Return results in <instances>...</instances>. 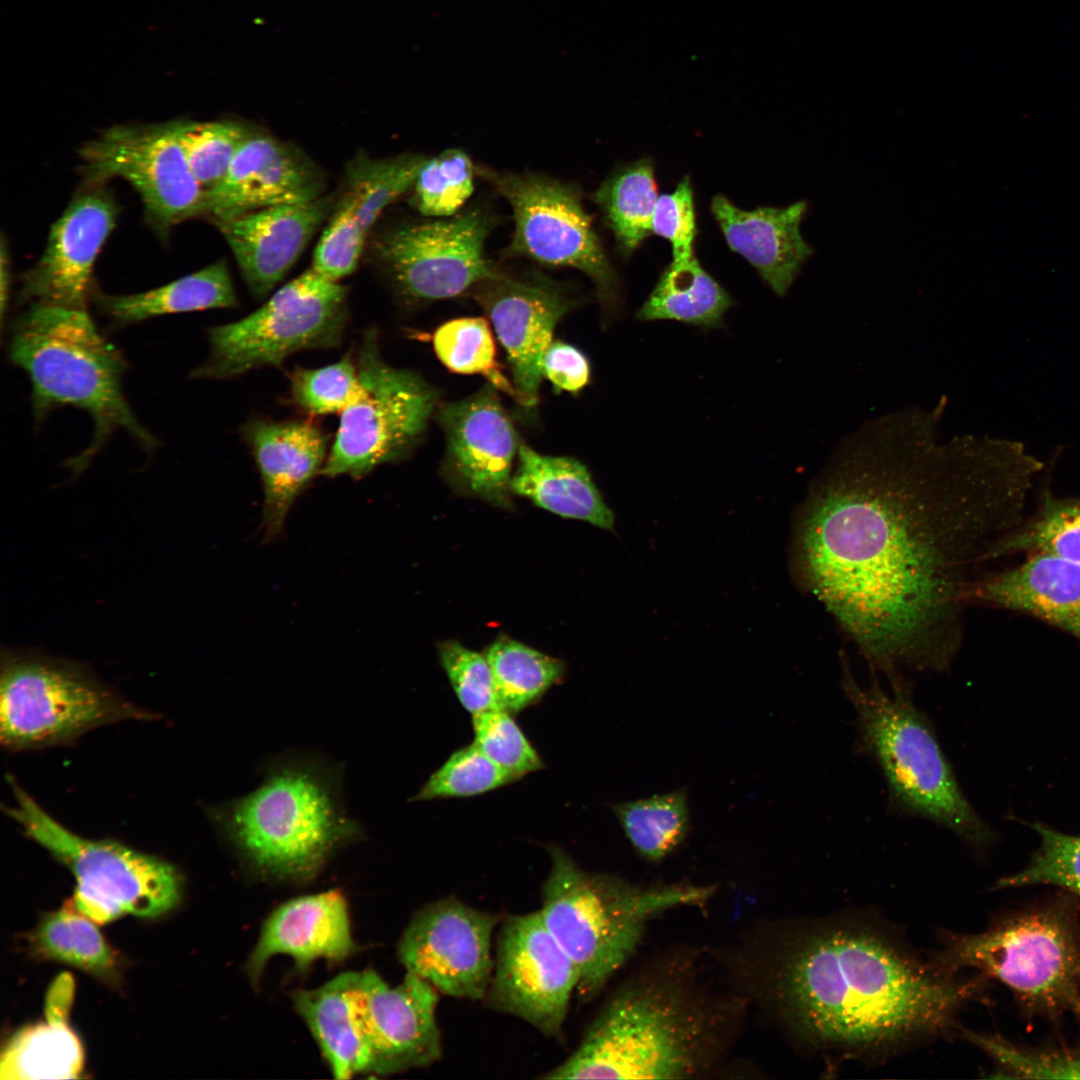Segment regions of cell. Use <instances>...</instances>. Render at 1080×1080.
Here are the masks:
<instances>
[{"label":"cell","mask_w":1080,"mask_h":1080,"mask_svg":"<svg viewBox=\"0 0 1080 1080\" xmlns=\"http://www.w3.org/2000/svg\"><path fill=\"white\" fill-rule=\"evenodd\" d=\"M357 949L348 904L338 889L304 895L279 905L266 918L246 970L257 985L269 959L288 955L299 971L325 959L341 962Z\"/></svg>","instance_id":"24"},{"label":"cell","mask_w":1080,"mask_h":1080,"mask_svg":"<svg viewBox=\"0 0 1080 1080\" xmlns=\"http://www.w3.org/2000/svg\"><path fill=\"white\" fill-rule=\"evenodd\" d=\"M0 263H1L0 264L1 265V270H0L1 271L0 272V288H1L0 296H1V302H0V304H1V321L3 322L4 313H5V307H6V301H7V295H8V290H9V281H10V279H9V274H10V271H9V257H8V250L6 248L4 238L2 239V243H1V261H0Z\"/></svg>","instance_id":"51"},{"label":"cell","mask_w":1080,"mask_h":1080,"mask_svg":"<svg viewBox=\"0 0 1080 1080\" xmlns=\"http://www.w3.org/2000/svg\"><path fill=\"white\" fill-rule=\"evenodd\" d=\"M968 599L1030 614L1080 640V563L1034 553L1022 564L973 582Z\"/></svg>","instance_id":"27"},{"label":"cell","mask_w":1080,"mask_h":1080,"mask_svg":"<svg viewBox=\"0 0 1080 1080\" xmlns=\"http://www.w3.org/2000/svg\"><path fill=\"white\" fill-rule=\"evenodd\" d=\"M546 848L551 866L539 911L577 967L576 992L583 1001L596 996L632 957L650 920L674 908L705 904L714 891L682 884L636 886L581 869L559 846Z\"/></svg>","instance_id":"6"},{"label":"cell","mask_w":1080,"mask_h":1080,"mask_svg":"<svg viewBox=\"0 0 1080 1080\" xmlns=\"http://www.w3.org/2000/svg\"><path fill=\"white\" fill-rule=\"evenodd\" d=\"M433 347L439 360L449 370L460 374H481L497 390L527 407L514 383L502 373L496 359L494 339L484 317H463L442 324L434 332Z\"/></svg>","instance_id":"38"},{"label":"cell","mask_w":1080,"mask_h":1080,"mask_svg":"<svg viewBox=\"0 0 1080 1080\" xmlns=\"http://www.w3.org/2000/svg\"><path fill=\"white\" fill-rule=\"evenodd\" d=\"M252 134L246 126L235 121L180 120L179 137L187 164L205 193L223 179L239 149Z\"/></svg>","instance_id":"40"},{"label":"cell","mask_w":1080,"mask_h":1080,"mask_svg":"<svg viewBox=\"0 0 1080 1080\" xmlns=\"http://www.w3.org/2000/svg\"><path fill=\"white\" fill-rule=\"evenodd\" d=\"M320 169L295 147L253 133L223 179L205 193L204 213L215 224L260 209L304 203L322 195Z\"/></svg>","instance_id":"22"},{"label":"cell","mask_w":1080,"mask_h":1080,"mask_svg":"<svg viewBox=\"0 0 1080 1080\" xmlns=\"http://www.w3.org/2000/svg\"><path fill=\"white\" fill-rule=\"evenodd\" d=\"M1020 552L1080 563V498H1057L1046 491L1037 514L999 540L988 560Z\"/></svg>","instance_id":"36"},{"label":"cell","mask_w":1080,"mask_h":1080,"mask_svg":"<svg viewBox=\"0 0 1080 1080\" xmlns=\"http://www.w3.org/2000/svg\"><path fill=\"white\" fill-rule=\"evenodd\" d=\"M118 212L102 185L77 193L52 225L42 257L22 276L20 300L86 309L93 266Z\"/></svg>","instance_id":"20"},{"label":"cell","mask_w":1080,"mask_h":1080,"mask_svg":"<svg viewBox=\"0 0 1080 1080\" xmlns=\"http://www.w3.org/2000/svg\"><path fill=\"white\" fill-rule=\"evenodd\" d=\"M492 225L491 216L480 208L402 224L379 238L377 259L406 303L456 297L497 273L485 254Z\"/></svg>","instance_id":"15"},{"label":"cell","mask_w":1080,"mask_h":1080,"mask_svg":"<svg viewBox=\"0 0 1080 1080\" xmlns=\"http://www.w3.org/2000/svg\"><path fill=\"white\" fill-rule=\"evenodd\" d=\"M359 391L358 366L350 354L324 367L295 369L290 376L293 402L311 415L341 413Z\"/></svg>","instance_id":"43"},{"label":"cell","mask_w":1080,"mask_h":1080,"mask_svg":"<svg viewBox=\"0 0 1080 1080\" xmlns=\"http://www.w3.org/2000/svg\"><path fill=\"white\" fill-rule=\"evenodd\" d=\"M348 316L346 287L311 267L253 313L210 328L208 358L190 377L228 379L253 369L281 367L303 350L335 348Z\"/></svg>","instance_id":"11"},{"label":"cell","mask_w":1080,"mask_h":1080,"mask_svg":"<svg viewBox=\"0 0 1080 1080\" xmlns=\"http://www.w3.org/2000/svg\"><path fill=\"white\" fill-rule=\"evenodd\" d=\"M807 203L741 210L716 195L711 212L730 249L743 256L778 296H784L812 254L800 232Z\"/></svg>","instance_id":"26"},{"label":"cell","mask_w":1080,"mask_h":1080,"mask_svg":"<svg viewBox=\"0 0 1080 1080\" xmlns=\"http://www.w3.org/2000/svg\"><path fill=\"white\" fill-rule=\"evenodd\" d=\"M74 993L70 974L59 975L46 999V1021L18 1031L3 1050L0 1078L8 1080L75 1079L82 1072L84 1052L69 1027Z\"/></svg>","instance_id":"28"},{"label":"cell","mask_w":1080,"mask_h":1080,"mask_svg":"<svg viewBox=\"0 0 1080 1080\" xmlns=\"http://www.w3.org/2000/svg\"><path fill=\"white\" fill-rule=\"evenodd\" d=\"M517 458L510 483L512 494L561 517L614 529V514L581 462L540 454L525 443L519 444Z\"/></svg>","instance_id":"29"},{"label":"cell","mask_w":1080,"mask_h":1080,"mask_svg":"<svg viewBox=\"0 0 1080 1080\" xmlns=\"http://www.w3.org/2000/svg\"><path fill=\"white\" fill-rule=\"evenodd\" d=\"M357 366L359 394L340 413L321 472L329 478L359 479L406 457L421 440L437 404L436 391L421 376L383 361L375 328L363 335Z\"/></svg>","instance_id":"12"},{"label":"cell","mask_w":1080,"mask_h":1080,"mask_svg":"<svg viewBox=\"0 0 1080 1080\" xmlns=\"http://www.w3.org/2000/svg\"><path fill=\"white\" fill-rule=\"evenodd\" d=\"M474 740L491 761L517 779L544 767L513 715L501 708L472 716Z\"/></svg>","instance_id":"45"},{"label":"cell","mask_w":1080,"mask_h":1080,"mask_svg":"<svg viewBox=\"0 0 1080 1080\" xmlns=\"http://www.w3.org/2000/svg\"><path fill=\"white\" fill-rule=\"evenodd\" d=\"M499 708L515 715L538 702L564 676L565 664L506 636L486 650Z\"/></svg>","instance_id":"34"},{"label":"cell","mask_w":1080,"mask_h":1080,"mask_svg":"<svg viewBox=\"0 0 1080 1080\" xmlns=\"http://www.w3.org/2000/svg\"><path fill=\"white\" fill-rule=\"evenodd\" d=\"M842 687L856 713L857 745L880 768L890 804L925 818L974 846H985L993 832L965 797L926 715L898 679L886 692L874 682L859 684L844 665Z\"/></svg>","instance_id":"7"},{"label":"cell","mask_w":1080,"mask_h":1080,"mask_svg":"<svg viewBox=\"0 0 1080 1080\" xmlns=\"http://www.w3.org/2000/svg\"><path fill=\"white\" fill-rule=\"evenodd\" d=\"M542 373L556 389L578 393L590 380V363L576 347L552 341L542 358Z\"/></svg>","instance_id":"50"},{"label":"cell","mask_w":1080,"mask_h":1080,"mask_svg":"<svg viewBox=\"0 0 1080 1080\" xmlns=\"http://www.w3.org/2000/svg\"><path fill=\"white\" fill-rule=\"evenodd\" d=\"M356 972L340 973L317 988L291 995L335 1079H350L366 1069L351 998Z\"/></svg>","instance_id":"30"},{"label":"cell","mask_w":1080,"mask_h":1080,"mask_svg":"<svg viewBox=\"0 0 1080 1080\" xmlns=\"http://www.w3.org/2000/svg\"><path fill=\"white\" fill-rule=\"evenodd\" d=\"M652 233L667 239L672 246L673 263L687 262L694 255L693 242L697 233L693 190L685 176L670 194L658 197Z\"/></svg>","instance_id":"49"},{"label":"cell","mask_w":1080,"mask_h":1080,"mask_svg":"<svg viewBox=\"0 0 1080 1080\" xmlns=\"http://www.w3.org/2000/svg\"><path fill=\"white\" fill-rule=\"evenodd\" d=\"M1007 1072L1026 1078H1080L1079 1051H1027L992 1035L963 1031Z\"/></svg>","instance_id":"48"},{"label":"cell","mask_w":1080,"mask_h":1080,"mask_svg":"<svg viewBox=\"0 0 1080 1080\" xmlns=\"http://www.w3.org/2000/svg\"><path fill=\"white\" fill-rule=\"evenodd\" d=\"M9 357L30 379L37 421L62 406L84 410L93 418L90 445L70 463L76 470L118 429L146 451L159 445L124 396L127 365L122 353L99 332L86 309L30 304L15 321Z\"/></svg>","instance_id":"5"},{"label":"cell","mask_w":1080,"mask_h":1080,"mask_svg":"<svg viewBox=\"0 0 1080 1080\" xmlns=\"http://www.w3.org/2000/svg\"><path fill=\"white\" fill-rule=\"evenodd\" d=\"M351 998L366 1075H394L441 1060L439 992L429 982L406 971L399 984L390 986L367 969L356 972Z\"/></svg>","instance_id":"17"},{"label":"cell","mask_w":1080,"mask_h":1080,"mask_svg":"<svg viewBox=\"0 0 1080 1080\" xmlns=\"http://www.w3.org/2000/svg\"><path fill=\"white\" fill-rule=\"evenodd\" d=\"M427 158L414 153L375 159L359 154L347 166V184L357 200V219L366 234L383 210L414 187Z\"/></svg>","instance_id":"39"},{"label":"cell","mask_w":1080,"mask_h":1080,"mask_svg":"<svg viewBox=\"0 0 1080 1080\" xmlns=\"http://www.w3.org/2000/svg\"><path fill=\"white\" fill-rule=\"evenodd\" d=\"M100 310L115 324L127 325L166 314L238 306L228 266L219 260L205 268L145 292L94 294Z\"/></svg>","instance_id":"31"},{"label":"cell","mask_w":1080,"mask_h":1080,"mask_svg":"<svg viewBox=\"0 0 1080 1080\" xmlns=\"http://www.w3.org/2000/svg\"><path fill=\"white\" fill-rule=\"evenodd\" d=\"M929 958L948 973L975 969L998 980L1031 1014L1080 1020V924L1070 903L1038 906L976 934L945 933Z\"/></svg>","instance_id":"8"},{"label":"cell","mask_w":1080,"mask_h":1080,"mask_svg":"<svg viewBox=\"0 0 1080 1080\" xmlns=\"http://www.w3.org/2000/svg\"><path fill=\"white\" fill-rule=\"evenodd\" d=\"M35 942L46 957L91 974L111 975L116 967L115 955L97 923L70 904L41 921Z\"/></svg>","instance_id":"37"},{"label":"cell","mask_w":1080,"mask_h":1080,"mask_svg":"<svg viewBox=\"0 0 1080 1080\" xmlns=\"http://www.w3.org/2000/svg\"><path fill=\"white\" fill-rule=\"evenodd\" d=\"M475 173L470 157L457 148L426 159L413 187L414 205L426 216L457 214L473 193Z\"/></svg>","instance_id":"41"},{"label":"cell","mask_w":1080,"mask_h":1080,"mask_svg":"<svg viewBox=\"0 0 1080 1080\" xmlns=\"http://www.w3.org/2000/svg\"><path fill=\"white\" fill-rule=\"evenodd\" d=\"M691 967H654L602 1006L575 1050L543 1079H687L723 1055L736 1001L697 983Z\"/></svg>","instance_id":"3"},{"label":"cell","mask_w":1080,"mask_h":1080,"mask_svg":"<svg viewBox=\"0 0 1080 1080\" xmlns=\"http://www.w3.org/2000/svg\"><path fill=\"white\" fill-rule=\"evenodd\" d=\"M356 207V197L347 190L315 248L312 268L327 279L339 281L358 265L367 234L357 219Z\"/></svg>","instance_id":"46"},{"label":"cell","mask_w":1080,"mask_h":1080,"mask_svg":"<svg viewBox=\"0 0 1080 1080\" xmlns=\"http://www.w3.org/2000/svg\"><path fill=\"white\" fill-rule=\"evenodd\" d=\"M1032 827L1041 838L1039 849L1024 869L1002 878L998 886L1047 884L1080 896V837L1060 833L1040 823Z\"/></svg>","instance_id":"44"},{"label":"cell","mask_w":1080,"mask_h":1080,"mask_svg":"<svg viewBox=\"0 0 1080 1080\" xmlns=\"http://www.w3.org/2000/svg\"><path fill=\"white\" fill-rule=\"evenodd\" d=\"M335 205L326 195L216 223L256 298L268 295L285 277Z\"/></svg>","instance_id":"23"},{"label":"cell","mask_w":1080,"mask_h":1080,"mask_svg":"<svg viewBox=\"0 0 1080 1080\" xmlns=\"http://www.w3.org/2000/svg\"><path fill=\"white\" fill-rule=\"evenodd\" d=\"M440 663L461 705L473 715L499 708L485 657L455 640L438 644Z\"/></svg>","instance_id":"47"},{"label":"cell","mask_w":1080,"mask_h":1080,"mask_svg":"<svg viewBox=\"0 0 1080 1080\" xmlns=\"http://www.w3.org/2000/svg\"><path fill=\"white\" fill-rule=\"evenodd\" d=\"M334 767L305 756L272 764L250 793L213 809L227 842L256 872L305 881L363 836L345 811Z\"/></svg>","instance_id":"4"},{"label":"cell","mask_w":1080,"mask_h":1080,"mask_svg":"<svg viewBox=\"0 0 1080 1080\" xmlns=\"http://www.w3.org/2000/svg\"><path fill=\"white\" fill-rule=\"evenodd\" d=\"M732 300L693 255L670 265L640 308V320H676L702 327H720Z\"/></svg>","instance_id":"32"},{"label":"cell","mask_w":1080,"mask_h":1080,"mask_svg":"<svg viewBox=\"0 0 1080 1080\" xmlns=\"http://www.w3.org/2000/svg\"><path fill=\"white\" fill-rule=\"evenodd\" d=\"M755 965L792 1037L846 1058L888 1056L949 1035L984 976L948 973L878 921L843 915L782 926Z\"/></svg>","instance_id":"2"},{"label":"cell","mask_w":1080,"mask_h":1080,"mask_svg":"<svg viewBox=\"0 0 1080 1080\" xmlns=\"http://www.w3.org/2000/svg\"><path fill=\"white\" fill-rule=\"evenodd\" d=\"M263 486L265 538L277 537L298 496L322 472L327 436L311 420L272 421L252 418L242 429Z\"/></svg>","instance_id":"25"},{"label":"cell","mask_w":1080,"mask_h":1080,"mask_svg":"<svg viewBox=\"0 0 1080 1080\" xmlns=\"http://www.w3.org/2000/svg\"><path fill=\"white\" fill-rule=\"evenodd\" d=\"M488 384L464 400L439 407L446 439L443 471L457 490L506 507L520 443L497 389Z\"/></svg>","instance_id":"19"},{"label":"cell","mask_w":1080,"mask_h":1080,"mask_svg":"<svg viewBox=\"0 0 1080 1080\" xmlns=\"http://www.w3.org/2000/svg\"><path fill=\"white\" fill-rule=\"evenodd\" d=\"M6 812L24 834L65 865L76 880L71 906L97 924L125 914L153 918L180 901L181 878L170 863L117 841L84 838L61 825L11 777Z\"/></svg>","instance_id":"9"},{"label":"cell","mask_w":1080,"mask_h":1080,"mask_svg":"<svg viewBox=\"0 0 1080 1080\" xmlns=\"http://www.w3.org/2000/svg\"><path fill=\"white\" fill-rule=\"evenodd\" d=\"M179 129L180 120L116 125L79 152L88 184L126 180L139 194L147 222L160 235L204 213L205 191L189 169Z\"/></svg>","instance_id":"14"},{"label":"cell","mask_w":1080,"mask_h":1080,"mask_svg":"<svg viewBox=\"0 0 1080 1080\" xmlns=\"http://www.w3.org/2000/svg\"><path fill=\"white\" fill-rule=\"evenodd\" d=\"M509 203L514 232L504 254L526 257L550 267H569L586 274L601 301L611 307L617 280L576 185L536 173L476 167Z\"/></svg>","instance_id":"13"},{"label":"cell","mask_w":1080,"mask_h":1080,"mask_svg":"<svg viewBox=\"0 0 1080 1080\" xmlns=\"http://www.w3.org/2000/svg\"><path fill=\"white\" fill-rule=\"evenodd\" d=\"M945 404L898 408L843 436L794 528L800 584L889 678L951 664L971 567L1023 522L1032 486L1013 441L944 437Z\"/></svg>","instance_id":"1"},{"label":"cell","mask_w":1080,"mask_h":1080,"mask_svg":"<svg viewBox=\"0 0 1080 1080\" xmlns=\"http://www.w3.org/2000/svg\"><path fill=\"white\" fill-rule=\"evenodd\" d=\"M618 246L631 254L652 233L658 200L653 165L644 159L619 169L593 195Z\"/></svg>","instance_id":"33"},{"label":"cell","mask_w":1080,"mask_h":1080,"mask_svg":"<svg viewBox=\"0 0 1080 1080\" xmlns=\"http://www.w3.org/2000/svg\"><path fill=\"white\" fill-rule=\"evenodd\" d=\"M613 810L635 851L650 861L670 854L688 832V806L682 791L620 803Z\"/></svg>","instance_id":"35"},{"label":"cell","mask_w":1080,"mask_h":1080,"mask_svg":"<svg viewBox=\"0 0 1080 1080\" xmlns=\"http://www.w3.org/2000/svg\"><path fill=\"white\" fill-rule=\"evenodd\" d=\"M153 718L78 664L16 652L2 656L0 742L8 751L65 745L103 725Z\"/></svg>","instance_id":"10"},{"label":"cell","mask_w":1080,"mask_h":1080,"mask_svg":"<svg viewBox=\"0 0 1080 1080\" xmlns=\"http://www.w3.org/2000/svg\"><path fill=\"white\" fill-rule=\"evenodd\" d=\"M498 915L450 896L414 913L397 945L407 972L433 985L440 994L483 1001L491 981L492 939Z\"/></svg>","instance_id":"18"},{"label":"cell","mask_w":1080,"mask_h":1080,"mask_svg":"<svg viewBox=\"0 0 1080 1080\" xmlns=\"http://www.w3.org/2000/svg\"><path fill=\"white\" fill-rule=\"evenodd\" d=\"M518 779L491 761L473 743L456 750L421 787L415 801L470 797Z\"/></svg>","instance_id":"42"},{"label":"cell","mask_w":1080,"mask_h":1080,"mask_svg":"<svg viewBox=\"0 0 1080 1080\" xmlns=\"http://www.w3.org/2000/svg\"><path fill=\"white\" fill-rule=\"evenodd\" d=\"M494 966L484 1003L562 1040L579 973L539 910L511 914L498 925Z\"/></svg>","instance_id":"16"},{"label":"cell","mask_w":1080,"mask_h":1080,"mask_svg":"<svg viewBox=\"0 0 1080 1080\" xmlns=\"http://www.w3.org/2000/svg\"><path fill=\"white\" fill-rule=\"evenodd\" d=\"M472 293L506 351L516 389L526 406L534 407L543 378L544 352L572 302L550 280L536 275L511 276L499 270Z\"/></svg>","instance_id":"21"}]
</instances>
